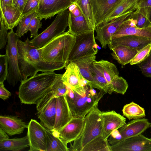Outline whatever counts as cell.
Instances as JSON below:
<instances>
[{
  "label": "cell",
  "instance_id": "d6a6232c",
  "mask_svg": "<svg viewBox=\"0 0 151 151\" xmlns=\"http://www.w3.org/2000/svg\"><path fill=\"white\" fill-rule=\"evenodd\" d=\"M81 151H111L108 139L102 135L96 137L86 145Z\"/></svg>",
  "mask_w": 151,
  "mask_h": 151
},
{
  "label": "cell",
  "instance_id": "f35d334b",
  "mask_svg": "<svg viewBox=\"0 0 151 151\" xmlns=\"http://www.w3.org/2000/svg\"><path fill=\"white\" fill-rule=\"evenodd\" d=\"M8 73V64L6 54L0 55V83L7 79Z\"/></svg>",
  "mask_w": 151,
  "mask_h": 151
},
{
  "label": "cell",
  "instance_id": "44dd1931",
  "mask_svg": "<svg viewBox=\"0 0 151 151\" xmlns=\"http://www.w3.org/2000/svg\"><path fill=\"white\" fill-rule=\"evenodd\" d=\"M28 125L17 116H1L0 128L9 135L20 134L22 133Z\"/></svg>",
  "mask_w": 151,
  "mask_h": 151
},
{
  "label": "cell",
  "instance_id": "bcb514c9",
  "mask_svg": "<svg viewBox=\"0 0 151 151\" xmlns=\"http://www.w3.org/2000/svg\"><path fill=\"white\" fill-rule=\"evenodd\" d=\"M11 95V93L5 87L4 83H0V97L4 100L8 99Z\"/></svg>",
  "mask_w": 151,
  "mask_h": 151
},
{
  "label": "cell",
  "instance_id": "d590c367",
  "mask_svg": "<svg viewBox=\"0 0 151 151\" xmlns=\"http://www.w3.org/2000/svg\"><path fill=\"white\" fill-rule=\"evenodd\" d=\"M37 14L35 11L24 16L20 20L18 25L16 33L19 38L21 37L28 31V28L30 22Z\"/></svg>",
  "mask_w": 151,
  "mask_h": 151
},
{
  "label": "cell",
  "instance_id": "7dc6e473",
  "mask_svg": "<svg viewBox=\"0 0 151 151\" xmlns=\"http://www.w3.org/2000/svg\"><path fill=\"white\" fill-rule=\"evenodd\" d=\"M27 0H13L12 6L19 9L22 13Z\"/></svg>",
  "mask_w": 151,
  "mask_h": 151
},
{
  "label": "cell",
  "instance_id": "d6986e66",
  "mask_svg": "<svg viewBox=\"0 0 151 151\" xmlns=\"http://www.w3.org/2000/svg\"><path fill=\"white\" fill-rule=\"evenodd\" d=\"M56 99L55 96L37 111L40 124L47 129L52 131L54 129L56 114Z\"/></svg>",
  "mask_w": 151,
  "mask_h": 151
},
{
  "label": "cell",
  "instance_id": "db71d44e",
  "mask_svg": "<svg viewBox=\"0 0 151 151\" xmlns=\"http://www.w3.org/2000/svg\"><path fill=\"white\" fill-rule=\"evenodd\" d=\"M150 20L151 22V7H150Z\"/></svg>",
  "mask_w": 151,
  "mask_h": 151
},
{
  "label": "cell",
  "instance_id": "816d5d0a",
  "mask_svg": "<svg viewBox=\"0 0 151 151\" xmlns=\"http://www.w3.org/2000/svg\"><path fill=\"white\" fill-rule=\"evenodd\" d=\"M13 0H0V8L5 5H12Z\"/></svg>",
  "mask_w": 151,
  "mask_h": 151
},
{
  "label": "cell",
  "instance_id": "3957f363",
  "mask_svg": "<svg viewBox=\"0 0 151 151\" xmlns=\"http://www.w3.org/2000/svg\"><path fill=\"white\" fill-rule=\"evenodd\" d=\"M76 37L68 31L55 37L39 48L41 60L47 63L65 67L76 42Z\"/></svg>",
  "mask_w": 151,
  "mask_h": 151
},
{
  "label": "cell",
  "instance_id": "ac0fdd59",
  "mask_svg": "<svg viewBox=\"0 0 151 151\" xmlns=\"http://www.w3.org/2000/svg\"><path fill=\"white\" fill-rule=\"evenodd\" d=\"M136 21L130 17L120 26L112 37V40L126 35L140 36L151 38V25L140 28L136 25Z\"/></svg>",
  "mask_w": 151,
  "mask_h": 151
},
{
  "label": "cell",
  "instance_id": "7402d4cb",
  "mask_svg": "<svg viewBox=\"0 0 151 151\" xmlns=\"http://www.w3.org/2000/svg\"><path fill=\"white\" fill-rule=\"evenodd\" d=\"M150 127V123L145 118L134 119L119 129L122 139L142 134Z\"/></svg>",
  "mask_w": 151,
  "mask_h": 151
},
{
  "label": "cell",
  "instance_id": "f5cc1de1",
  "mask_svg": "<svg viewBox=\"0 0 151 151\" xmlns=\"http://www.w3.org/2000/svg\"><path fill=\"white\" fill-rule=\"evenodd\" d=\"M78 0H70L72 4L75 3Z\"/></svg>",
  "mask_w": 151,
  "mask_h": 151
},
{
  "label": "cell",
  "instance_id": "681fc988",
  "mask_svg": "<svg viewBox=\"0 0 151 151\" xmlns=\"http://www.w3.org/2000/svg\"><path fill=\"white\" fill-rule=\"evenodd\" d=\"M9 138L8 135L3 129L0 128V141Z\"/></svg>",
  "mask_w": 151,
  "mask_h": 151
},
{
  "label": "cell",
  "instance_id": "4fadbf2b",
  "mask_svg": "<svg viewBox=\"0 0 151 151\" xmlns=\"http://www.w3.org/2000/svg\"><path fill=\"white\" fill-rule=\"evenodd\" d=\"M73 4L70 0H40L37 16L46 19L68 9Z\"/></svg>",
  "mask_w": 151,
  "mask_h": 151
},
{
  "label": "cell",
  "instance_id": "cb8c5ba5",
  "mask_svg": "<svg viewBox=\"0 0 151 151\" xmlns=\"http://www.w3.org/2000/svg\"><path fill=\"white\" fill-rule=\"evenodd\" d=\"M0 9V17L9 29H12L17 26L23 17L22 13L12 5H5Z\"/></svg>",
  "mask_w": 151,
  "mask_h": 151
},
{
  "label": "cell",
  "instance_id": "8d00e7d4",
  "mask_svg": "<svg viewBox=\"0 0 151 151\" xmlns=\"http://www.w3.org/2000/svg\"><path fill=\"white\" fill-rule=\"evenodd\" d=\"M110 87L113 92L124 95L128 88V85L124 79L119 76L111 81Z\"/></svg>",
  "mask_w": 151,
  "mask_h": 151
},
{
  "label": "cell",
  "instance_id": "f546056e",
  "mask_svg": "<svg viewBox=\"0 0 151 151\" xmlns=\"http://www.w3.org/2000/svg\"><path fill=\"white\" fill-rule=\"evenodd\" d=\"M90 69L98 86V89L104 91L106 93L111 94L113 92L110 88L109 84L95 61L91 64Z\"/></svg>",
  "mask_w": 151,
  "mask_h": 151
},
{
  "label": "cell",
  "instance_id": "5b68a950",
  "mask_svg": "<svg viewBox=\"0 0 151 151\" xmlns=\"http://www.w3.org/2000/svg\"><path fill=\"white\" fill-rule=\"evenodd\" d=\"M98 105L95 106L84 117L82 131L73 144L70 143L69 151H81L88 143L102 134L103 119L102 111Z\"/></svg>",
  "mask_w": 151,
  "mask_h": 151
},
{
  "label": "cell",
  "instance_id": "e575fe53",
  "mask_svg": "<svg viewBox=\"0 0 151 151\" xmlns=\"http://www.w3.org/2000/svg\"><path fill=\"white\" fill-rule=\"evenodd\" d=\"M89 25L95 30L96 23L90 0H78L75 3Z\"/></svg>",
  "mask_w": 151,
  "mask_h": 151
},
{
  "label": "cell",
  "instance_id": "1f68e13d",
  "mask_svg": "<svg viewBox=\"0 0 151 151\" xmlns=\"http://www.w3.org/2000/svg\"><path fill=\"white\" fill-rule=\"evenodd\" d=\"M122 111L123 116L129 120L143 118L146 116L144 109L133 101L125 105Z\"/></svg>",
  "mask_w": 151,
  "mask_h": 151
},
{
  "label": "cell",
  "instance_id": "b9f144b4",
  "mask_svg": "<svg viewBox=\"0 0 151 151\" xmlns=\"http://www.w3.org/2000/svg\"><path fill=\"white\" fill-rule=\"evenodd\" d=\"M41 20L38 18L36 14L32 19L28 28V31L30 32V38L34 37L38 35L39 29L42 28Z\"/></svg>",
  "mask_w": 151,
  "mask_h": 151
},
{
  "label": "cell",
  "instance_id": "d4e9b609",
  "mask_svg": "<svg viewBox=\"0 0 151 151\" xmlns=\"http://www.w3.org/2000/svg\"><path fill=\"white\" fill-rule=\"evenodd\" d=\"M68 24V31L75 36L94 30L89 25L83 14L76 17L69 12Z\"/></svg>",
  "mask_w": 151,
  "mask_h": 151
},
{
  "label": "cell",
  "instance_id": "f1b7e54d",
  "mask_svg": "<svg viewBox=\"0 0 151 151\" xmlns=\"http://www.w3.org/2000/svg\"><path fill=\"white\" fill-rule=\"evenodd\" d=\"M95 63L103 74L110 86L111 81L119 76V72L116 66L113 63L104 60L96 61Z\"/></svg>",
  "mask_w": 151,
  "mask_h": 151
},
{
  "label": "cell",
  "instance_id": "6da1fadb",
  "mask_svg": "<svg viewBox=\"0 0 151 151\" xmlns=\"http://www.w3.org/2000/svg\"><path fill=\"white\" fill-rule=\"evenodd\" d=\"M17 46L19 67L23 80L36 74L39 71L54 72L65 67L42 60L39 48L33 44L28 37L24 41L19 39Z\"/></svg>",
  "mask_w": 151,
  "mask_h": 151
},
{
  "label": "cell",
  "instance_id": "5bb4252c",
  "mask_svg": "<svg viewBox=\"0 0 151 151\" xmlns=\"http://www.w3.org/2000/svg\"><path fill=\"white\" fill-rule=\"evenodd\" d=\"M122 0H90L95 21V28L104 22Z\"/></svg>",
  "mask_w": 151,
  "mask_h": 151
},
{
  "label": "cell",
  "instance_id": "4316f807",
  "mask_svg": "<svg viewBox=\"0 0 151 151\" xmlns=\"http://www.w3.org/2000/svg\"><path fill=\"white\" fill-rule=\"evenodd\" d=\"M29 147L27 135L20 138H9L0 141V151H19Z\"/></svg>",
  "mask_w": 151,
  "mask_h": 151
},
{
  "label": "cell",
  "instance_id": "603a6c76",
  "mask_svg": "<svg viewBox=\"0 0 151 151\" xmlns=\"http://www.w3.org/2000/svg\"><path fill=\"white\" fill-rule=\"evenodd\" d=\"M96 55H87L73 61L77 65L83 77L88 81V85L90 87L98 89L95 80L90 72L91 64L96 61Z\"/></svg>",
  "mask_w": 151,
  "mask_h": 151
},
{
  "label": "cell",
  "instance_id": "ab89813d",
  "mask_svg": "<svg viewBox=\"0 0 151 151\" xmlns=\"http://www.w3.org/2000/svg\"><path fill=\"white\" fill-rule=\"evenodd\" d=\"M151 49V43L138 51L130 62L131 65L138 64L143 61L148 56Z\"/></svg>",
  "mask_w": 151,
  "mask_h": 151
},
{
  "label": "cell",
  "instance_id": "7a4b0ae2",
  "mask_svg": "<svg viewBox=\"0 0 151 151\" xmlns=\"http://www.w3.org/2000/svg\"><path fill=\"white\" fill-rule=\"evenodd\" d=\"M59 75L54 72H42L22 80L18 93L21 103L36 104L41 98L51 90Z\"/></svg>",
  "mask_w": 151,
  "mask_h": 151
},
{
  "label": "cell",
  "instance_id": "4dcf8cb0",
  "mask_svg": "<svg viewBox=\"0 0 151 151\" xmlns=\"http://www.w3.org/2000/svg\"><path fill=\"white\" fill-rule=\"evenodd\" d=\"M150 11V7L137 8L132 13L131 18L135 20L137 27L143 28L151 25Z\"/></svg>",
  "mask_w": 151,
  "mask_h": 151
},
{
  "label": "cell",
  "instance_id": "f907efd6",
  "mask_svg": "<svg viewBox=\"0 0 151 151\" xmlns=\"http://www.w3.org/2000/svg\"><path fill=\"white\" fill-rule=\"evenodd\" d=\"M69 12L74 17H78L82 15L81 11L78 6L74 9Z\"/></svg>",
  "mask_w": 151,
  "mask_h": 151
},
{
  "label": "cell",
  "instance_id": "f6af8a7d",
  "mask_svg": "<svg viewBox=\"0 0 151 151\" xmlns=\"http://www.w3.org/2000/svg\"><path fill=\"white\" fill-rule=\"evenodd\" d=\"M109 137L108 141L111 145L116 144L122 139L121 136L118 129L113 131Z\"/></svg>",
  "mask_w": 151,
  "mask_h": 151
},
{
  "label": "cell",
  "instance_id": "9a60e30c",
  "mask_svg": "<svg viewBox=\"0 0 151 151\" xmlns=\"http://www.w3.org/2000/svg\"><path fill=\"white\" fill-rule=\"evenodd\" d=\"M84 125V117H73L63 128L53 133L66 144L76 140L81 134Z\"/></svg>",
  "mask_w": 151,
  "mask_h": 151
},
{
  "label": "cell",
  "instance_id": "ee69618b",
  "mask_svg": "<svg viewBox=\"0 0 151 151\" xmlns=\"http://www.w3.org/2000/svg\"><path fill=\"white\" fill-rule=\"evenodd\" d=\"M40 0H27L22 14L23 16L37 11L39 6Z\"/></svg>",
  "mask_w": 151,
  "mask_h": 151
},
{
  "label": "cell",
  "instance_id": "74e56055",
  "mask_svg": "<svg viewBox=\"0 0 151 151\" xmlns=\"http://www.w3.org/2000/svg\"><path fill=\"white\" fill-rule=\"evenodd\" d=\"M62 74H60L52 88L51 90L55 97L65 95L69 88L62 79Z\"/></svg>",
  "mask_w": 151,
  "mask_h": 151
},
{
  "label": "cell",
  "instance_id": "277c9868",
  "mask_svg": "<svg viewBox=\"0 0 151 151\" xmlns=\"http://www.w3.org/2000/svg\"><path fill=\"white\" fill-rule=\"evenodd\" d=\"M106 93L100 91L97 93L88 85L84 90L76 92L68 88L66 98L73 117H84Z\"/></svg>",
  "mask_w": 151,
  "mask_h": 151
},
{
  "label": "cell",
  "instance_id": "7bdbcfd3",
  "mask_svg": "<svg viewBox=\"0 0 151 151\" xmlns=\"http://www.w3.org/2000/svg\"><path fill=\"white\" fill-rule=\"evenodd\" d=\"M1 27L0 30V49L5 46L8 40V30L9 29L2 17H0Z\"/></svg>",
  "mask_w": 151,
  "mask_h": 151
},
{
  "label": "cell",
  "instance_id": "836d02e7",
  "mask_svg": "<svg viewBox=\"0 0 151 151\" xmlns=\"http://www.w3.org/2000/svg\"><path fill=\"white\" fill-rule=\"evenodd\" d=\"M47 136V151H69L67 144L52 131L46 129Z\"/></svg>",
  "mask_w": 151,
  "mask_h": 151
},
{
  "label": "cell",
  "instance_id": "7c38bea8",
  "mask_svg": "<svg viewBox=\"0 0 151 151\" xmlns=\"http://www.w3.org/2000/svg\"><path fill=\"white\" fill-rule=\"evenodd\" d=\"M62 79L67 87L74 91L84 90L88 81L82 76L77 65L73 62H69L65 67Z\"/></svg>",
  "mask_w": 151,
  "mask_h": 151
},
{
  "label": "cell",
  "instance_id": "484cf974",
  "mask_svg": "<svg viewBox=\"0 0 151 151\" xmlns=\"http://www.w3.org/2000/svg\"><path fill=\"white\" fill-rule=\"evenodd\" d=\"M111 50L113 58L122 65L130 63L139 51L136 49L122 45L116 46Z\"/></svg>",
  "mask_w": 151,
  "mask_h": 151
},
{
  "label": "cell",
  "instance_id": "ba28073f",
  "mask_svg": "<svg viewBox=\"0 0 151 151\" xmlns=\"http://www.w3.org/2000/svg\"><path fill=\"white\" fill-rule=\"evenodd\" d=\"M94 30L75 36L76 42L70 53L69 63L85 56L96 55L98 51Z\"/></svg>",
  "mask_w": 151,
  "mask_h": 151
},
{
  "label": "cell",
  "instance_id": "83f0119b",
  "mask_svg": "<svg viewBox=\"0 0 151 151\" xmlns=\"http://www.w3.org/2000/svg\"><path fill=\"white\" fill-rule=\"evenodd\" d=\"M137 0H122L101 24L109 22L128 12L135 10L137 8Z\"/></svg>",
  "mask_w": 151,
  "mask_h": 151
},
{
  "label": "cell",
  "instance_id": "c3c4849f",
  "mask_svg": "<svg viewBox=\"0 0 151 151\" xmlns=\"http://www.w3.org/2000/svg\"><path fill=\"white\" fill-rule=\"evenodd\" d=\"M151 7V0H137V8Z\"/></svg>",
  "mask_w": 151,
  "mask_h": 151
},
{
  "label": "cell",
  "instance_id": "52a82bcc",
  "mask_svg": "<svg viewBox=\"0 0 151 151\" xmlns=\"http://www.w3.org/2000/svg\"><path fill=\"white\" fill-rule=\"evenodd\" d=\"M69 10L68 9L57 14L51 24L44 31L30 40L37 48L43 47L49 42L64 32L68 26Z\"/></svg>",
  "mask_w": 151,
  "mask_h": 151
},
{
  "label": "cell",
  "instance_id": "30bf717a",
  "mask_svg": "<svg viewBox=\"0 0 151 151\" xmlns=\"http://www.w3.org/2000/svg\"><path fill=\"white\" fill-rule=\"evenodd\" d=\"M29 151H47L46 129L36 120L31 119L27 127Z\"/></svg>",
  "mask_w": 151,
  "mask_h": 151
},
{
  "label": "cell",
  "instance_id": "60d3db41",
  "mask_svg": "<svg viewBox=\"0 0 151 151\" xmlns=\"http://www.w3.org/2000/svg\"><path fill=\"white\" fill-rule=\"evenodd\" d=\"M142 73L145 76L151 78V49L147 56L138 64Z\"/></svg>",
  "mask_w": 151,
  "mask_h": 151
},
{
  "label": "cell",
  "instance_id": "9c48e42d",
  "mask_svg": "<svg viewBox=\"0 0 151 151\" xmlns=\"http://www.w3.org/2000/svg\"><path fill=\"white\" fill-rule=\"evenodd\" d=\"M134 10L128 12L106 23L96 27L95 37L100 43L102 47L106 49L110 44L112 37L121 25L128 19Z\"/></svg>",
  "mask_w": 151,
  "mask_h": 151
},
{
  "label": "cell",
  "instance_id": "2e32d148",
  "mask_svg": "<svg viewBox=\"0 0 151 151\" xmlns=\"http://www.w3.org/2000/svg\"><path fill=\"white\" fill-rule=\"evenodd\" d=\"M56 97V114L53 130L58 132L63 128L73 118L68 105L66 94Z\"/></svg>",
  "mask_w": 151,
  "mask_h": 151
},
{
  "label": "cell",
  "instance_id": "e0dca14e",
  "mask_svg": "<svg viewBox=\"0 0 151 151\" xmlns=\"http://www.w3.org/2000/svg\"><path fill=\"white\" fill-rule=\"evenodd\" d=\"M102 115L103 119L102 135L105 139H108L113 131L126 124V118L114 110L102 111Z\"/></svg>",
  "mask_w": 151,
  "mask_h": 151
},
{
  "label": "cell",
  "instance_id": "8fae6325",
  "mask_svg": "<svg viewBox=\"0 0 151 151\" xmlns=\"http://www.w3.org/2000/svg\"><path fill=\"white\" fill-rule=\"evenodd\" d=\"M111 148V151H151V139L141 134L122 139Z\"/></svg>",
  "mask_w": 151,
  "mask_h": 151
},
{
  "label": "cell",
  "instance_id": "8992f818",
  "mask_svg": "<svg viewBox=\"0 0 151 151\" xmlns=\"http://www.w3.org/2000/svg\"><path fill=\"white\" fill-rule=\"evenodd\" d=\"M19 37L12 29L8 33V40L6 50L8 64V83L14 86L23 79L20 73L18 65L19 55L17 42Z\"/></svg>",
  "mask_w": 151,
  "mask_h": 151
},
{
  "label": "cell",
  "instance_id": "ffe728a7",
  "mask_svg": "<svg viewBox=\"0 0 151 151\" xmlns=\"http://www.w3.org/2000/svg\"><path fill=\"white\" fill-rule=\"evenodd\" d=\"M151 43V38L138 36L126 35L112 39L108 46L111 50L116 46L122 45L131 47L139 51Z\"/></svg>",
  "mask_w": 151,
  "mask_h": 151
},
{
  "label": "cell",
  "instance_id": "11a10c76",
  "mask_svg": "<svg viewBox=\"0 0 151 151\" xmlns=\"http://www.w3.org/2000/svg\"><path fill=\"white\" fill-rule=\"evenodd\" d=\"M150 127L151 128V122L150 123ZM151 139V138H150Z\"/></svg>",
  "mask_w": 151,
  "mask_h": 151
}]
</instances>
